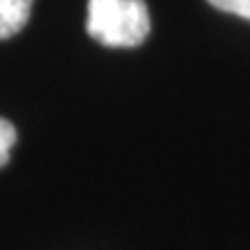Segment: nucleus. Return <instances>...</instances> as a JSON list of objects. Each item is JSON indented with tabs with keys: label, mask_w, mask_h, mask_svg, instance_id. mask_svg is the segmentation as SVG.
I'll return each instance as SVG.
<instances>
[{
	"label": "nucleus",
	"mask_w": 250,
	"mask_h": 250,
	"mask_svg": "<svg viewBox=\"0 0 250 250\" xmlns=\"http://www.w3.org/2000/svg\"><path fill=\"white\" fill-rule=\"evenodd\" d=\"M86 30L104 46H137L151 33L144 0H88Z\"/></svg>",
	"instance_id": "obj_1"
},
{
	"label": "nucleus",
	"mask_w": 250,
	"mask_h": 250,
	"mask_svg": "<svg viewBox=\"0 0 250 250\" xmlns=\"http://www.w3.org/2000/svg\"><path fill=\"white\" fill-rule=\"evenodd\" d=\"M33 0H0V40L17 35L28 23Z\"/></svg>",
	"instance_id": "obj_2"
},
{
	"label": "nucleus",
	"mask_w": 250,
	"mask_h": 250,
	"mask_svg": "<svg viewBox=\"0 0 250 250\" xmlns=\"http://www.w3.org/2000/svg\"><path fill=\"white\" fill-rule=\"evenodd\" d=\"M17 142V130H14V125L5 121V118H0V167H5L9 160V151H12V146Z\"/></svg>",
	"instance_id": "obj_3"
},
{
	"label": "nucleus",
	"mask_w": 250,
	"mask_h": 250,
	"mask_svg": "<svg viewBox=\"0 0 250 250\" xmlns=\"http://www.w3.org/2000/svg\"><path fill=\"white\" fill-rule=\"evenodd\" d=\"M211 7L227 12V14H236L241 19L250 21V0H206Z\"/></svg>",
	"instance_id": "obj_4"
}]
</instances>
